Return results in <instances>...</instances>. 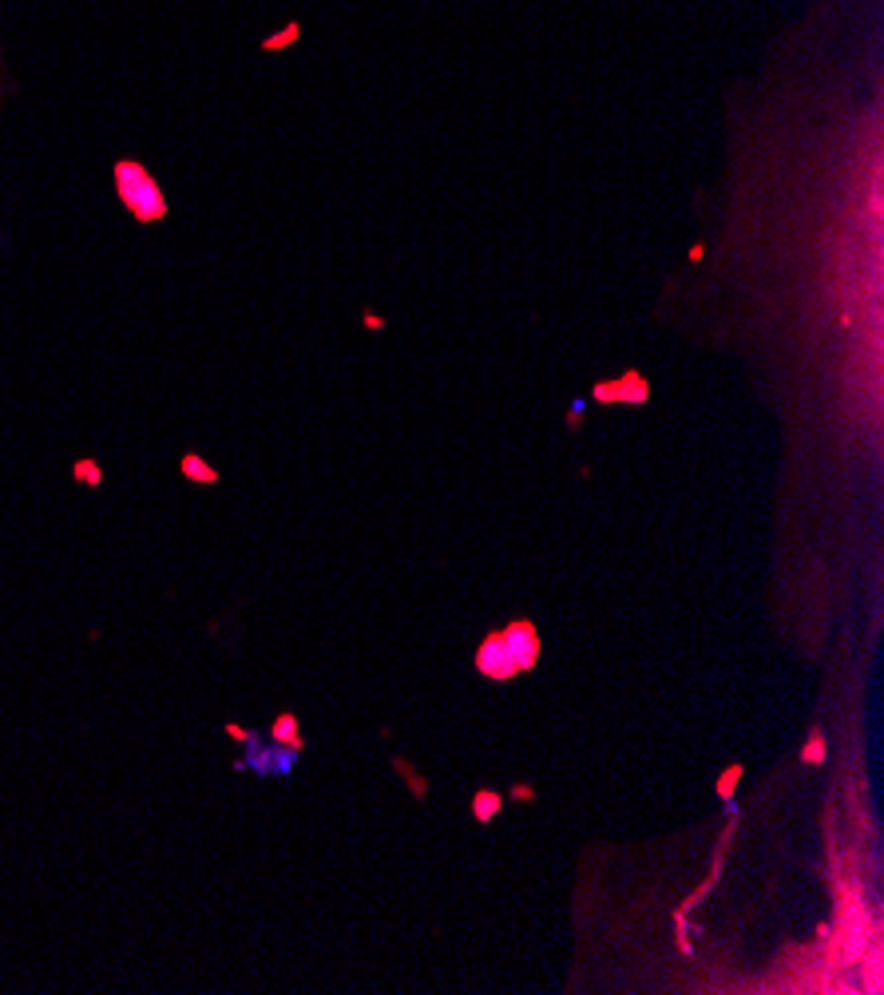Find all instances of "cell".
<instances>
[{"instance_id":"1","label":"cell","mask_w":884,"mask_h":995,"mask_svg":"<svg viewBox=\"0 0 884 995\" xmlns=\"http://www.w3.org/2000/svg\"><path fill=\"white\" fill-rule=\"evenodd\" d=\"M119 175H123L127 183H135V191H131V187H119V191H123V203H127L139 219H159V215H167V203L159 199V191L147 183V175H143L135 163H119Z\"/></svg>"},{"instance_id":"2","label":"cell","mask_w":884,"mask_h":995,"mask_svg":"<svg viewBox=\"0 0 884 995\" xmlns=\"http://www.w3.org/2000/svg\"><path fill=\"white\" fill-rule=\"evenodd\" d=\"M504 647L512 651V659H516L520 670H528V666L540 659V635H536L532 623H512L504 631Z\"/></svg>"},{"instance_id":"3","label":"cell","mask_w":884,"mask_h":995,"mask_svg":"<svg viewBox=\"0 0 884 995\" xmlns=\"http://www.w3.org/2000/svg\"><path fill=\"white\" fill-rule=\"evenodd\" d=\"M476 666H480L488 678H512V674H520V666H516V659H512V651L504 647V635H492V639L480 647Z\"/></svg>"},{"instance_id":"4","label":"cell","mask_w":884,"mask_h":995,"mask_svg":"<svg viewBox=\"0 0 884 995\" xmlns=\"http://www.w3.org/2000/svg\"><path fill=\"white\" fill-rule=\"evenodd\" d=\"M274 742L302 750V738H298V718H294V714H282V718L274 722Z\"/></svg>"},{"instance_id":"5","label":"cell","mask_w":884,"mask_h":995,"mask_svg":"<svg viewBox=\"0 0 884 995\" xmlns=\"http://www.w3.org/2000/svg\"><path fill=\"white\" fill-rule=\"evenodd\" d=\"M183 476H191V480H199V484H215V480H219V472L207 468L199 456H183Z\"/></svg>"},{"instance_id":"6","label":"cell","mask_w":884,"mask_h":995,"mask_svg":"<svg viewBox=\"0 0 884 995\" xmlns=\"http://www.w3.org/2000/svg\"><path fill=\"white\" fill-rule=\"evenodd\" d=\"M496 809H500V797H496V793H476V801H472V813H476V817L488 821Z\"/></svg>"},{"instance_id":"7","label":"cell","mask_w":884,"mask_h":995,"mask_svg":"<svg viewBox=\"0 0 884 995\" xmlns=\"http://www.w3.org/2000/svg\"><path fill=\"white\" fill-rule=\"evenodd\" d=\"M76 480H80V484H88V488H96V484L104 480V472H100L92 460H80V464H76Z\"/></svg>"},{"instance_id":"8","label":"cell","mask_w":884,"mask_h":995,"mask_svg":"<svg viewBox=\"0 0 884 995\" xmlns=\"http://www.w3.org/2000/svg\"><path fill=\"white\" fill-rule=\"evenodd\" d=\"M738 777H742V766H734V770H726V777H722V781H718V793H722V797H726V793H730V789H734V785H738Z\"/></svg>"},{"instance_id":"9","label":"cell","mask_w":884,"mask_h":995,"mask_svg":"<svg viewBox=\"0 0 884 995\" xmlns=\"http://www.w3.org/2000/svg\"><path fill=\"white\" fill-rule=\"evenodd\" d=\"M805 758H809V762H817V758H821V738H813V742H809V750H805Z\"/></svg>"}]
</instances>
